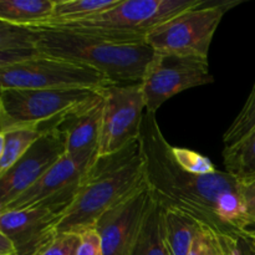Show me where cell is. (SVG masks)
Returning a JSON list of instances; mask_svg holds the SVG:
<instances>
[{
	"label": "cell",
	"mask_w": 255,
	"mask_h": 255,
	"mask_svg": "<svg viewBox=\"0 0 255 255\" xmlns=\"http://www.w3.org/2000/svg\"><path fill=\"white\" fill-rule=\"evenodd\" d=\"M138 141L144 184L157 204L186 214L222 236L244 242L248 218L236 178L226 171L198 173L182 166L154 114H144Z\"/></svg>",
	"instance_id": "cell-1"
},
{
	"label": "cell",
	"mask_w": 255,
	"mask_h": 255,
	"mask_svg": "<svg viewBox=\"0 0 255 255\" xmlns=\"http://www.w3.org/2000/svg\"><path fill=\"white\" fill-rule=\"evenodd\" d=\"M144 184L139 141L109 156H97L72 203L55 224L56 232L81 233Z\"/></svg>",
	"instance_id": "cell-2"
},
{
	"label": "cell",
	"mask_w": 255,
	"mask_h": 255,
	"mask_svg": "<svg viewBox=\"0 0 255 255\" xmlns=\"http://www.w3.org/2000/svg\"><path fill=\"white\" fill-rule=\"evenodd\" d=\"M35 30V49L40 54L91 67L104 75L110 85L141 84L156 54L147 42L115 44L67 30Z\"/></svg>",
	"instance_id": "cell-3"
},
{
	"label": "cell",
	"mask_w": 255,
	"mask_h": 255,
	"mask_svg": "<svg viewBox=\"0 0 255 255\" xmlns=\"http://www.w3.org/2000/svg\"><path fill=\"white\" fill-rule=\"evenodd\" d=\"M204 0H121L111 10L74 24L51 26L115 44H141L159 25ZM41 29V27H40Z\"/></svg>",
	"instance_id": "cell-4"
},
{
	"label": "cell",
	"mask_w": 255,
	"mask_h": 255,
	"mask_svg": "<svg viewBox=\"0 0 255 255\" xmlns=\"http://www.w3.org/2000/svg\"><path fill=\"white\" fill-rule=\"evenodd\" d=\"M239 4V0L213 2L204 0L198 6L156 27L147 36L146 42L154 52L208 59L212 39L222 19L228 10Z\"/></svg>",
	"instance_id": "cell-5"
},
{
	"label": "cell",
	"mask_w": 255,
	"mask_h": 255,
	"mask_svg": "<svg viewBox=\"0 0 255 255\" xmlns=\"http://www.w3.org/2000/svg\"><path fill=\"white\" fill-rule=\"evenodd\" d=\"M101 89L69 87L45 90H0V132L55 122L91 100Z\"/></svg>",
	"instance_id": "cell-6"
},
{
	"label": "cell",
	"mask_w": 255,
	"mask_h": 255,
	"mask_svg": "<svg viewBox=\"0 0 255 255\" xmlns=\"http://www.w3.org/2000/svg\"><path fill=\"white\" fill-rule=\"evenodd\" d=\"M107 85L106 77L91 67L42 54L0 67V90L102 89Z\"/></svg>",
	"instance_id": "cell-7"
},
{
	"label": "cell",
	"mask_w": 255,
	"mask_h": 255,
	"mask_svg": "<svg viewBox=\"0 0 255 255\" xmlns=\"http://www.w3.org/2000/svg\"><path fill=\"white\" fill-rule=\"evenodd\" d=\"M213 81L208 59L156 52L141 82L146 112L156 115L157 110L177 94Z\"/></svg>",
	"instance_id": "cell-8"
},
{
	"label": "cell",
	"mask_w": 255,
	"mask_h": 255,
	"mask_svg": "<svg viewBox=\"0 0 255 255\" xmlns=\"http://www.w3.org/2000/svg\"><path fill=\"white\" fill-rule=\"evenodd\" d=\"M104 92V114L97 156H109L138 141L144 104L141 84L107 85Z\"/></svg>",
	"instance_id": "cell-9"
},
{
	"label": "cell",
	"mask_w": 255,
	"mask_h": 255,
	"mask_svg": "<svg viewBox=\"0 0 255 255\" xmlns=\"http://www.w3.org/2000/svg\"><path fill=\"white\" fill-rule=\"evenodd\" d=\"M97 156L74 157L65 153L39 181L6 209L47 208L61 216L72 203L85 174Z\"/></svg>",
	"instance_id": "cell-10"
},
{
	"label": "cell",
	"mask_w": 255,
	"mask_h": 255,
	"mask_svg": "<svg viewBox=\"0 0 255 255\" xmlns=\"http://www.w3.org/2000/svg\"><path fill=\"white\" fill-rule=\"evenodd\" d=\"M146 184L105 212L95 228L101 238L104 255H131L152 206Z\"/></svg>",
	"instance_id": "cell-11"
},
{
	"label": "cell",
	"mask_w": 255,
	"mask_h": 255,
	"mask_svg": "<svg viewBox=\"0 0 255 255\" xmlns=\"http://www.w3.org/2000/svg\"><path fill=\"white\" fill-rule=\"evenodd\" d=\"M65 153L61 132L56 126L51 127L0 177V203L4 209L36 183Z\"/></svg>",
	"instance_id": "cell-12"
},
{
	"label": "cell",
	"mask_w": 255,
	"mask_h": 255,
	"mask_svg": "<svg viewBox=\"0 0 255 255\" xmlns=\"http://www.w3.org/2000/svg\"><path fill=\"white\" fill-rule=\"evenodd\" d=\"M59 218L47 208L6 209L0 213V232L11 241L17 255H35L55 236Z\"/></svg>",
	"instance_id": "cell-13"
},
{
	"label": "cell",
	"mask_w": 255,
	"mask_h": 255,
	"mask_svg": "<svg viewBox=\"0 0 255 255\" xmlns=\"http://www.w3.org/2000/svg\"><path fill=\"white\" fill-rule=\"evenodd\" d=\"M102 89L91 100L75 107L57 121L56 128L61 132L65 149L70 156H97L104 114Z\"/></svg>",
	"instance_id": "cell-14"
},
{
	"label": "cell",
	"mask_w": 255,
	"mask_h": 255,
	"mask_svg": "<svg viewBox=\"0 0 255 255\" xmlns=\"http://www.w3.org/2000/svg\"><path fill=\"white\" fill-rule=\"evenodd\" d=\"M54 0H0V21L22 27H40L46 22Z\"/></svg>",
	"instance_id": "cell-15"
},
{
	"label": "cell",
	"mask_w": 255,
	"mask_h": 255,
	"mask_svg": "<svg viewBox=\"0 0 255 255\" xmlns=\"http://www.w3.org/2000/svg\"><path fill=\"white\" fill-rule=\"evenodd\" d=\"M121 0H54L51 15L40 27L59 26L84 21L111 10Z\"/></svg>",
	"instance_id": "cell-16"
},
{
	"label": "cell",
	"mask_w": 255,
	"mask_h": 255,
	"mask_svg": "<svg viewBox=\"0 0 255 255\" xmlns=\"http://www.w3.org/2000/svg\"><path fill=\"white\" fill-rule=\"evenodd\" d=\"M201 224L176 211L163 209V242L168 255H188Z\"/></svg>",
	"instance_id": "cell-17"
},
{
	"label": "cell",
	"mask_w": 255,
	"mask_h": 255,
	"mask_svg": "<svg viewBox=\"0 0 255 255\" xmlns=\"http://www.w3.org/2000/svg\"><path fill=\"white\" fill-rule=\"evenodd\" d=\"M223 163L227 173L241 184L255 181V127L241 141L224 147Z\"/></svg>",
	"instance_id": "cell-18"
},
{
	"label": "cell",
	"mask_w": 255,
	"mask_h": 255,
	"mask_svg": "<svg viewBox=\"0 0 255 255\" xmlns=\"http://www.w3.org/2000/svg\"><path fill=\"white\" fill-rule=\"evenodd\" d=\"M57 121L41 125V126L12 129V131L6 132L5 133L4 153L0 159V177L5 172L9 171L47 129L56 126Z\"/></svg>",
	"instance_id": "cell-19"
},
{
	"label": "cell",
	"mask_w": 255,
	"mask_h": 255,
	"mask_svg": "<svg viewBox=\"0 0 255 255\" xmlns=\"http://www.w3.org/2000/svg\"><path fill=\"white\" fill-rule=\"evenodd\" d=\"M131 255H168L163 242V208L154 201Z\"/></svg>",
	"instance_id": "cell-20"
},
{
	"label": "cell",
	"mask_w": 255,
	"mask_h": 255,
	"mask_svg": "<svg viewBox=\"0 0 255 255\" xmlns=\"http://www.w3.org/2000/svg\"><path fill=\"white\" fill-rule=\"evenodd\" d=\"M239 242L201 226L188 255H231Z\"/></svg>",
	"instance_id": "cell-21"
},
{
	"label": "cell",
	"mask_w": 255,
	"mask_h": 255,
	"mask_svg": "<svg viewBox=\"0 0 255 255\" xmlns=\"http://www.w3.org/2000/svg\"><path fill=\"white\" fill-rule=\"evenodd\" d=\"M255 127V84L247 99L246 104L242 107L238 116L234 119L231 126L226 131L223 136L224 147H229L232 144L241 141L247 133Z\"/></svg>",
	"instance_id": "cell-22"
},
{
	"label": "cell",
	"mask_w": 255,
	"mask_h": 255,
	"mask_svg": "<svg viewBox=\"0 0 255 255\" xmlns=\"http://www.w3.org/2000/svg\"><path fill=\"white\" fill-rule=\"evenodd\" d=\"M36 30L32 27L15 26L0 21V51L19 49H35Z\"/></svg>",
	"instance_id": "cell-23"
},
{
	"label": "cell",
	"mask_w": 255,
	"mask_h": 255,
	"mask_svg": "<svg viewBox=\"0 0 255 255\" xmlns=\"http://www.w3.org/2000/svg\"><path fill=\"white\" fill-rule=\"evenodd\" d=\"M79 243V233L56 232L55 236L35 255H76Z\"/></svg>",
	"instance_id": "cell-24"
},
{
	"label": "cell",
	"mask_w": 255,
	"mask_h": 255,
	"mask_svg": "<svg viewBox=\"0 0 255 255\" xmlns=\"http://www.w3.org/2000/svg\"><path fill=\"white\" fill-rule=\"evenodd\" d=\"M80 234V243L76 255H104L102 254L101 238L96 228L86 229Z\"/></svg>",
	"instance_id": "cell-25"
},
{
	"label": "cell",
	"mask_w": 255,
	"mask_h": 255,
	"mask_svg": "<svg viewBox=\"0 0 255 255\" xmlns=\"http://www.w3.org/2000/svg\"><path fill=\"white\" fill-rule=\"evenodd\" d=\"M39 55L40 52L36 49H19L0 51V67L25 61V60L32 59V57L39 56Z\"/></svg>",
	"instance_id": "cell-26"
},
{
	"label": "cell",
	"mask_w": 255,
	"mask_h": 255,
	"mask_svg": "<svg viewBox=\"0 0 255 255\" xmlns=\"http://www.w3.org/2000/svg\"><path fill=\"white\" fill-rule=\"evenodd\" d=\"M241 191L248 223H252L255 222V181L241 184Z\"/></svg>",
	"instance_id": "cell-27"
},
{
	"label": "cell",
	"mask_w": 255,
	"mask_h": 255,
	"mask_svg": "<svg viewBox=\"0 0 255 255\" xmlns=\"http://www.w3.org/2000/svg\"><path fill=\"white\" fill-rule=\"evenodd\" d=\"M16 254L14 244L2 232H0V255H11Z\"/></svg>",
	"instance_id": "cell-28"
},
{
	"label": "cell",
	"mask_w": 255,
	"mask_h": 255,
	"mask_svg": "<svg viewBox=\"0 0 255 255\" xmlns=\"http://www.w3.org/2000/svg\"><path fill=\"white\" fill-rule=\"evenodd\" d=\"M244 242L255 252V222L248 223L244 228Z\"/></svg>",
	"instance_id": "cell-29"
},
{
	"label": "cell",
	"mask_w": 255,
	"mask_h": 255,
	"mask_svg": "<svg viewBox=\"0 0 255 255\" xmlns=\"http://www.w3.org/2000/svg\"><path fill=\"white\" fill-rule=\"evenodd\" d=\"M231 255H255V252L246 243V242L241 241L238 243V246L232 251Z\"/></svg>",
	"instance_id": "cell-30"
},
{
	"label": "cell",
	"mask_w": 255,
	"mask_h": 255,
	"mask_svg": "<svg viewBox=\"0 0 255 255\" xmlns=\"http://www.w3.org/2000/svg\"><path fill=\"white\" fill-rule=\"evenodd\" d=\"M4 146H5V133L0 132V159H1L2 153H4Z\"/></svg>",
	"instance_id": "cell-31"
},
{
	"label": "cell",
	"mask_w": 255,
	"mask_h": 255,
	"mask_svg": "<svg viewBox=\"0 0 255 255\" xmlns=\"http://www.w3.org/2000/svg\"><path fill=\"white\" fill-rule=\"evenodd\" d=\"M2 211H4V207H2V204L1 203H0V213H1V212Z\"/></svg>",
	"instance_id": "cell-32"
},
{
	"label": "cell",
	"mask_w": 255,
	"mask_h": 255,
	"mask_svg": "<svg viewBox=\"0 0 255 255\" xmlns=\"http://www.w3.org/2000/svg\"><path fill=\"white\" fill-rule=\"evenodd\" d=\"M11 255H17V254H11Z\"/></svg>",
	"instance_id": "cell-33"
}]
</instances>
